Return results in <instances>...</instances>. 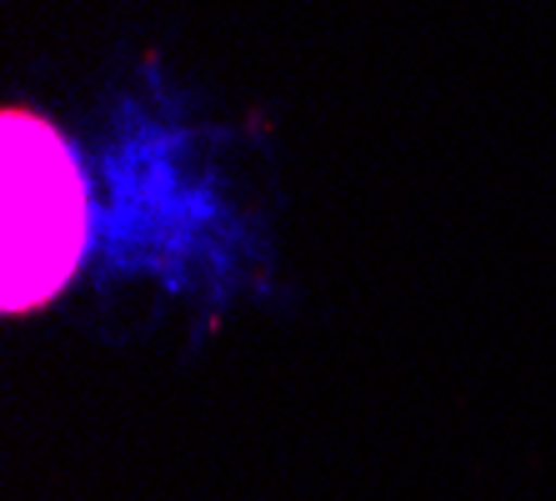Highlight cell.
Instances as JSON below:
<instances>
[{"label": "cell", "mask_w": 556, "mask_h": 501, "mask_svg": "<svg viewBox=\"0 0 556 501\" xmlns=\"http://www.w3.org/2000/svg\"><path fill=\"white\" fill-rule=\"evenodd\" d=\"M86 180L71 146L30 111H5V311L46 306L86 251Z\"/></svg>", "instance_id": "cell-1"}]
</instances>
